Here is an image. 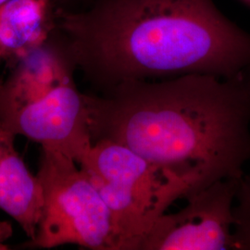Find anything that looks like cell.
Wrapping results in <instances>:
<instances>
[{"instance_id": "obj_8", "label": "cell", "mask_w": 250, "mask_h": 250, "mask_svg": "<svg viewBox=\"0 0 250 250\" xmlns=\"http://www.w3.org/2000/svg\"><path fill=\"white\" fill-rule=\"evenodd\" d=\"M14 140V134L0 128V209L33 240L42 210V188L19 155Z\"/></svg>"}, {"instance_id": "obj_2", "label": "cell", "mask_w": 250, "mask_h": 250, "mask_svg": "<svg viewBox=\"0 0 250 250\" xmlns=\"http://www.w3.org/2000/svg\"><path fill=\"white\" fill-rule=\"evenodd\" d=\"M77 69L99 93L132 80L230 78L250 67V35L213 0H95L57 9Z\"/></svg>"}, {"instance_id": "obj_12", "label": "cell", "mask_w": 250, "mask_h": 250, "mask_svg": "<svg viewBox=\"0 0 250 250\" xmlns=\"http://www.w3.org/2000/svg\"><path fill=\"white\" fill-rule=\"evenodd\" d=\"M6 1H7V0H0V5H1V4H3V3H4V2H6Z\"/></svg>"}, {"instance_id": "obj_10", "label": "cell", "mask_w": 250, "mask_h": 250, "mask_svg": "<svg viewBox=\"0 0 250 250\" xmlns=\"http://www.w3.org/2000/svg\"><path fill=\"white\" fill-rule=\"evenodd\" d=\"M57 9L78 11L88 8L95 0H51Z\"/></svg>"}, {"instance_id": "obj_1", "label": "cell", "mask_w": 250, "mask_h": 250, "mask_svg": "<svg viewBox=\"0 0 250 250\" xmlns=\"http://www.w3.org/2000/svg\"><path fill=\"white\" fill-rule=\"evenodd\" d=\"M92 142L122 144L187 181L192 194L240 179L250 160V67L230 78L126 81L84 94ZM191 194V195H192Z\"/></svg>"}, {"instance_id": "obj_7", "label": "cell", "mask_w": 250, "mask_h": 250, "mask_svg": "<svg viewBox=\"0 0 250 250\" xmlns=\"http://www.w3.org/2000/svg\"><path fill=\"white\" fill-rule=\"evenodd\" d=\"M57 28L51 0H7L0 5V63L13 67Z\"/></svg>"}, {"instance_id": "obj_4", "label": "cell", "mask_w": 250, "mask_h": 250, "mask_svg": "<svg viewBox=\"0 0 250 250\" xmlns=\"http://www.w3.org/2000/svg\"><path fill=\"white\" fill-rule=\"evenodd\" d=\"M78 165L110 212L115 250H140L166 209L192 194L187 181L107 139L93 142Z\"/></svg>"}, {"instance_id": "obj_3", "label": "cell", "mask_w": 250, "mask_h": 250, "mask_svg": "<svg viewBox=\"0 0 250 250\" xmlns=\"http://www.w3.org/2000/svg\"><path fill=\"white\" fill-rule=\"evenodd\" d=\"M68 39L57 28L0 76V128L79 163L92 146L84 94Z\"/></svg>"}, {"instance_id": "obj_5", "label": "cell", "mask_w": 250, "mask_h": 250, "mask_svg": "<svg viewBox=\"0 0 250 250\" xmlns=\"http://www.w3.org/2000/svg\"><path fill=\"white\" fill-rule=\"evenodd\" d=\"M37 178L42 188V210L36 236L25 247L52 249L74 244L89 250H115L110 212L76 161L42 147Z\"/></svg>"}, {"instance_id": "obj_6", "label": "cell", "mask_w": 250, "mask_h": 250, "mask_svg": "<svg viewBox=\"0 0 250 250\" xmlns=\"http://www.w3.org/2000/svg\"><path fill=\"white\" fill-rule=\"evenodd\" d=\"M238 182L219 180L188 196L184 208L156 222L140 250H234L233 203Z\"/></svg>"}, {"instance_id": "obj_11", "label": "cell", "mask_w": 250, "mask_h": 250, "mask_svg": "<svg viewBox=\"0 0 250 250\" xmlns=\"http://www.w3.org/2000/svg\"><path fill=\"white\" fill-rule=\"evenodd\" d=\"M12 235V228L8 222H0V250H9L5 244L9 237Z\"/></svg>"}, {"instance_id": "obj_9", "label": "cell", "mask_w": 250, "mask_h": 250, "mask_svg": "<svg viewBox=\"0 0 250 250\" xmlns=\"http://www.w3.org/2000/svg\"><path fill=\"white\" fill-rule=\"evenodd\" d=\"M233 206V249L250 250V174H244L238 182Z\"/></svg>"}]
</instances>
